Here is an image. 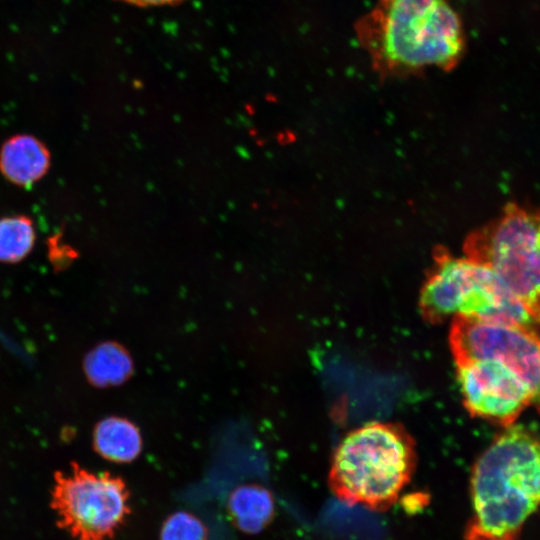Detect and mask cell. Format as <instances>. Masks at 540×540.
<instances>
[{
	"instance_id": "obj_1",
	"label": "cell",
	"mask_w": 540,
	"mask_h": 540,
	"mask_svg": "<svg viewBox=\"0 0 540 540\" xmlns=\"http://www.w3.org/2000/svg\"><path fill=\"white\" fill-rule=\"evenodd\" d=\"M355 33L382 77L450 71L465 51L463 25L450 0H378L356 22Z\"/></svg>"
},
{
	"instance_id": "obj_2",
	"label": "cell",
	"mask_w": 540,
	"mask_h": 540,
	"mask_svg": "<svg viewBox=\"0 0 540 540\" xmlns=\"http://www.w3.org/2000/svg\"><path fill=\"white\" fill-rule=\"evenodd\" d=\"M466 540H519L540 506V438L508 426L474 464Z\"/></svg>"
},
{
	"instance_id": "obj_3",
	"label": "cell",
	"mask_w": 540,
	"mask_h": 540,
	"mask_svg": "<svg viewBox=\"0 0 540 540\" xmlns=\"http://www.w3.org/2000/svg\"><path fill=\"white\" fill-rule=\"evenodd\" d=\"M416 466L415 443L399 424L372 422L347 434L333 455L329 486L342 502L384 511Z\"/></svg>"
},
{
	"instance_id": "obj_4",
	"label": "cell",
	"mask_w": 540,
	"mask_h": 540,
	"mask_svg": "<svg viewBox=\"0 0 540 540\" xmlns=\"http://www.w3.org/2000/svg\"><path fill=\"white\" fill-rule=\"evenodd\" d=\"M419 307L431 323L467 316L515 325L540 336V314L516 297L491 268L468 256L438 257L421 289Z\"/></svg>"
},
{
	"instance_id": "obj_5",
	"label": "cell",
	"mask_w": 540,
	"mask_h": 540,
	"mask_svg": "<svg viewBox=\"0 0 540 540\" xmlns=\"http://www.w3.org/2000/svg\"><path fill=\"white\" fill-rule=\"evenodd\" d=\"M465 253L491 268L540 314V207L508 204L499 217L471 234Z\"/></svg>"
},
{
	"instance_id": "obj_6",
	"label": "cell",
	"mask_w": 540,
	"mask_h": 540,
	"mask_svg": "<svg viewBox=\"0 0 540 540\" xmlns=\"http://www.w3.org/2000/svg\"><path fill=\"white\" fill-rule=\"evenodd\" d=\"M129 499L120 477L73 463L66 472H56L51 505L58 525L75 540H110L131 513Z\"/></svg>"
},
{
	"instance_id": "obj_7",
	"label": "cell",
	"mask_w": 540,
	"mask_h": 540,
	"mask_svg": "<svg viewBox=\"0 0 540 540\" xmlns=\"http://www.w3.org/2000/svg\"><path fill=\"white\" fill-rule=\"evenodd\" d=\"M449 343L456 364L496 358L509 365L531 394V405L540 413V336L521 327L455 316Z\"/></svg>"
},
{
	"instance_id": "obj_8",
	"label": "cell",
	"mask_w": 540,
	"mask_h": 540,
	"mask_svg": "<svg viewBox=\"0 0 540 540\" xmlns=\"http://www.w3.org/2000/svg\"><path fill=\"white\" fill-rule=\"evenodd\" d=\"M456 367L464 406L472 416L506 428L531 406L528 388L503 361L475 359L456 364Z\"/></svg>"
},
{
	"instance_id": "obj_9",
	"label": "cell",
	"mask_w": 540,
	"mask_h": 540,
	"mask_svg": "<svg viewBox=\"0 0 540 540\" xmlns=\"http://www.w3.org/2000/svg\"><path fill=\"white\" fill-rule=\"evenodd\" d=\"M50 164L46 146L31 135L9 138L0 150V170L12 183L27 186L43 177Z\"/></svg>"
},
{
	"instance_id": "obj_10",
	"label": "cell",
	"mask_w": 540,
	"mask_h": 540,
	"mask_svg": "<svg viewBox=\"0 0 540 540\" xmlns=\"http://www.w3.org/2000/svg\"><path fill=\"white\" fill-rule=\"evenodd\" d=\"M227 508L236 527L245 533L256 534L270 523L274 501L266 488L255 484L242 485L230 494Z\"/></svg>"
},
{
	"instance_id": "obj_11",
	"label": "cell",
	"mask_w": 540,
	"mask_h": 540,
	"mask_svg": "<svg viewBox=\"0 0 540 540\" xmlns=\"http://www.w3.org/2000/svg\"><path fill=\"white\" fill-rule=\"evenodd\" d=\"M94 446L104 458L118 463L135 459L142 447L137 427L130 421L119 417H108L95 427Z\"/></svg>"
},
{
	"instance_id": "obj_12",
	"label": "cell",
	"mask_w": 540,
	"mask_h": 540,
	"mask_svg": "<svg viewBox=\"0 0 540 540\" xmlns=\"http://www.w3.org/2000/svg\"><path fill=\"white\" fill-rule=\"evenodd\" d=\"M84 370L94 385H116L124 382L131 374L132 361L122 346L106 342L89 352L84 361Z\"/></svg>"
},
{
	"instance_id": "obj_13",
	"label": "cell",
	"mask_w": 540,
	"mask_h": 540,
	"mask_svg": "<svg viewBox=\"0 0 540 540\" xmlns=\"http://www.w3.org/2000/svg\"><path fill=\"white\" fill-rule=\"evenodd\" d=\"M35 241L31 220L25 216L0 219V262L15 263L26 257Z\"/></svg>"
},
{
	"instance_id": "obj_14",
	"label": "cell",
	"mask_w": 540,
	"mask_h": 540,
	"mask_svg": "<svg viewBox=\"0 0 540 540\" xmlns=\"http://www.w3.org/2000/svg\"><path fill=\"white\" fill-rule=\"evenodd\" d=\"M160 540H208L203 522L189 512H176L162 525Z\"/></svg>"
},
{
	"instance_id": "obj_15",
	"label": "cell",
	"mask_w": 540,
	"mask_h": 540,
	"mask_svg": "<svg viewBox=\"0 0 540 540\" xmlns=\"http://www.w3.org/2000/svg\"><path fill=\"white\" fill-rule=\"evenodd\" d=\"M137 6H158L167 4H176L183 0H121Z\"/></svg>"
}]
</instances>
